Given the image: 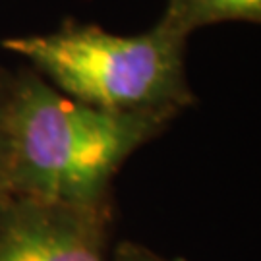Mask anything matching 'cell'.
<instances>
[{
  "label": "cell",
  "instance_id": "2",
  "mask_svg": "<svg viewBox=\"0 0 261 261\" xmlns=\"http://www.w3.org/2000/svg\"><path fill=\"white\" fill-rule=\"evenodd\" d=\"M188 37L167 18L140 35H116L66 19L56 31L4 39L2 47L82 103L180 116L196 103L184 64Z\"/></svg>",
  "mask_w": 261,
  "mask_h": 261
},
{
  "label": "cell",
  "instance_id": "4",
  "mask_svg": "<svg viewBox=\"0 0 261 261\" xmlns=\"http://www.w3.org/2000/svg\"><path fill=\"white\" fill-rule=\"evenodd\" d=\"M163 18L188 35L199 28L223 21L259 23L261 0H168Z\"/></svg>",
  "mask_w": 261,
  "mask_h": 261
},
{
  "label": "cell",
  "instance_id": "3",
  "mask_svg": "<svg viewBox=\"0 0 261 261\" xmlns=\"http://www.w3.org/2000/svg\"><path fill=\"white\" fill-rule=\"evenodd\" d=\"M112 205L10 194L0 203V261H107Z\"/></svg>",
  "mask_w": 261,
  "mask_h": 261
},
{
  "label": "cell",
  "instance_id": "1",
  "mask_svg": "<svg viewBox=\"0 0 261 261\" xmlns=\"http://www.w3.org/2000/svg\"><path fill=\"white\" fill-rule=\"evenodd\" d=\"M170 112H124L68 97L23 66L10 105V192L109 207L124 163L172 124Z\"/></svg>",
  "mask_w": 261,
  "mask_h": 261
},
{
  "label": "cell",
  "instance_id": "6",
  "mask_svg": "<svg viewBox=\"0 0 261 261\" xmlns=\"http://www.w3.org/2000/svg\"><path fill=\"white\" fill-rule=\"evenodd\" d=\"M112 261H184V259H167L163 255L155 253L153 250L136 242H122L114 250Z\"/></svg>",
  "mask_w": 261,
  "mask_h": 261
},
{
  "label": "cell",
  "instance_id": "5",
  "mask_svg": "<svg viewBox=\"0 0 261 261\" xmlns=\"http://www.w3.org/2000/svg\"><path fill=\"white\" fill-rule=\"evenodd\" d=\"M14 91V72L0 66V203L10 192V105Z\"/></svg>",
  "mask_w": 261,
  "mask_h": 261
}]
</instances>
